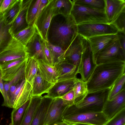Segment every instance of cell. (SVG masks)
I'll list each match as a JSON object with an SVG mask.
<instances>
[{
    "label": "cell",
    "mask_w": 125,
    "mask_h": 125,
    "mask_svg": "<svg viewBox=\"0 0 125 125\" xmlns=\"http://www.w3.org/2000/svg\"><path fill=\"white\" fill-rule=\"evenodd\" d=\"M41 0H31L28 8L26 19L29 26L34 24Z\"/></svg>",
    "instance_id": "obj_33"
},
{
    "label": "cell",
    "mask_w": 125,
    "mask_h": 125,
    "mask_svg": "<svg viewBox=\"0 0 125 125\" xmlns=\"http://www.w3.org/2000/svg\"><path fill=\"white\" fill-rule=\"evenodd\" d=\"M28 59L25 62L18 73L11 80L8 82L4 81L3 83L4 89L7 97L11 85H13L17 86L23 80L25 79V68Z\"/></svg>",
    "instance_id": "obj_32"
},
{
    "label": "cell",
    "mask_w": 125,
    "mask_h": 125,
    "mask_svg": "<svg viewBox=\"0 0 125 125\" xmlns=\"http://www.w3.org/2000/svg\"><path fill=\"white\" fill-rule=\"evenodd\" d=\"M105 10L108 23H111L125 9V0H105Z\"/></svg>",
    "instance_id": "obj_20"
},
{
    "label": "cell",
    "mask_w": 125,
    "mask_h": 125,
    "mask_svg": "<svg viewBox=\"0 0 125 125\" xmlns=\"http://www.w3.org/2000/svg\"><path fill=\"white\" fill-rule=\"evenodd\" d=\"M83 51L79 66L78 73L81 79L86 82L97 65L95 63L89 42L84 37L83 39Z\"/></svg>",
    "instance_id": "obj_7"
},
{
    "label": "cell",
    "mask_w": 125,
    "mask_h": 125,
    "mask_svg": "<svg viewBox=\"0 0 125 125\" xmlns=\"http://www.w3.org/2000/svg\"><path fill=\"white\" fill-rule=\"evenodd\" d=\"M111 88L88 93L82 101L73 105V107L76 110L81 111L102 112Z\"/></svg>",
    "instance_id": "obj_5"
},
{
    "label": "cell",
    "mask_w": 125,
    "mask_h": 125,
    "mask_svg": "<svg viewBox=\"0 0 125 125\" xmlns=\"http://www.w3.org/2000/svg\"><path fill=\"white\" fill-rule=\"evenodd\" d=\"M42 45L46 63L50 65L53 66L51 52L46 45V41L44 39L42 41Z\"/></svg>",
    "instance_id": "obj_40"
},
{
    "label": "cell",
    "mask_w": 125,
    "mask_h": 125,
    "mask_svg": "<svg viewBox=\"0 0 125 125\" xmlns=\"http://www.w3.org/2000/svg\"><path fill=\"white\" fill-rule=\"evenodd\" d=\"M78 34L88 39L102 35L115 34L118 30L112 24L87 23L77 25Z\"/></svg>",
    "instance_id": "obj_6"
},
{
    "label": "cell",
    "mask_w": 125,
    "mask_h": 125,
    "mask_svg": "<svg viewBox=\"0 0 125 125\" xmlns=\"http://www.w3.org/2000/svg\"><path fill=\"white\" fill-rule=\"evenodd\" d=\"M125 9L111 23L113 24L118 31H125Z\"/></svg>",
    "instance_id": "obj_38"
},
{
    "label": "cell",
    "mask_w": 125,
    "mask_h": 125,
    "mask_svg": "<svg viewBox=\"0 0 125 125\" xmlns=\"http://www.w3.org/2000/svg\"><path fill=\"white\" fill-rule=\"evenodd\" d=\"M11 24H6L2 13H0V54L6 49L13 38L9 31Z\"/></svg>",
    "instance_id": "obj_23"
},
{
    "label": "cell",
    "mask_w": 125,
    "mask_h": 125,
    "mask_svg": "<svg viewBox=\"0 0 125 125\" xmlns=\"http://www.w3.org/2000/svg\"><path fill=\"white\" fill-rule=\"evenodd\" d=\"M22 2V0H17L2 13L4 23L6 24L12 23L20 11Z\"/></svg>",
    "instance_id": "obj_26"
},
{
    "label": "cell",
    "mask_w": 125,
    "mask_h": 125,
    "mask_svg": "<svg viewBox=\"0 0 125 125\" xmlns=\"http://www.w3.org/2000/svg\"><path fill=\"white\" fill-rule=\"evenodd\" d=\"M42 96H32L27 107L21 125H31Z\"/></svg>",
    "instance_id": "obj_25"
},
{
    "label": "cell",
    "mask_w": 125,
    "mask_h": 125,
    "mask_svg": "<svg viewBox=\"0 0 125 125\" xmlns=\"http://www.w3.org/2000/svg\"><path fill=\"white\" fill-rule=\"evenodd\" d=\"M69 106L66 102L61 98L53 99L47 112L44 125H52L62 120L64 113Z\"/></svg>",
    "instance_id": "obj_11"
},
{
    "label": "cell",
    "mask_w": 125,
    "mask_h": 125,
    "mask_svg": "<svg viewBox=\"0 0 125 125\" xmlns=\"http://www.w3.org/2000/svg\"><path fill=\"white\" fill-rule=\"evenodd\" d=\"M118 39L116 34L102 35L88 39L95 61L97 54L101 50Z\"/></svg>",
    "instance_id": "obj_17"
},
{
    "label": "cell",
    "mask_w": 125,
    "mask_h": 125,
    "mask_svg": "<svg viewBox=\"0 0 125 125\" xmlns=\"http://www.w3.org/2000/svg\"><path fill=\"white\" fill-rule=\"evenodd\" d=\"M83 37L78 34L63 53L61 62L75 66L78 68L83 51Z\"/></svg>",
    "instance_id": "obj_9"
},
{
    "label": "cell",
    "mask_w": 125,
    "mask_h": 125,
    "mask_svg": "<svg viewBox=\"0 0 125 125\" xmlns=\"http://www.w3.org/2000/svg\"><path fill=\"white\" fill-rule=\"evenodd\" d=\"M27 57L25 46L13 38L6 49L0 54V65L10 61Z\"/></svg>",
    "instance_id": "obj_14"
},
{
    "label": "cell",
    "mask_w": 125,
    "mask_h": 125,
    "mask_svg": "<svg viewBox=\"0 0 125 125\" xmlns=\"http://www.w3.org/2000/svg\"><path fill=\"white\" fill-rule=\"evenodd\" d=\"M31 1L22 0L20 11L9 29V31L13 37L17 33L29 26L27 21V13Z\"/></svg>",
    "instance_id": "obj_16"
},
{
    "label": "cell",
    "mask_w": 125,
    "mask_h": 125,
    "mask_svg": "<svg viewBox=\"0 0 125 125\" xmlns=\"http://www.w3.org/2000/svg\"><path fill=\"white\" fill-rule=\"evenodd\" d=\"M77 78L57 81L45 96L52 99L58 98L72 90Z\"/></svg>",
    "instance_id": "obj_18"
},
{
    "label": "cell",
    "mask_w": 125,
    "mask_h": 125,
    "mask_svg": "<svg viewBox=\"0 0 125 125\" xmlns=\"http://www.w3.org/2000/svg\"><path fill=\"white\" fill-rule=\"evenodd\" d=\"M62 120L72 125L80 124L89 125H104L109 120L102 112H87L75 109L73 105L69 107Z\"/></svg>",
    "instance_id": "obj_3"
},
{
    "label": "cell",
    "mask_w": 125,
    "mask_h": 125,
    "mask_svg": "<svg viewBox=\"0 0 125 125\" xmlns=\"http://www.w3.org/2000/svg\"><path fill=\"white\" fill-rule=\"evenodd\" d=\"M104 125H125V109L109 120Z\"/></svg>",
    "instance_id": "obj_37"
},
{
    "label": "cell",
    "mask_w": 125,
    "mask_h": 125,
    "mask_svg": "<svg viewBox=\"0 0 125 125\" xmlns=\"http://www.w3.org/2000/svg\"><path fill=\"white\" fill-rule=\"evenodd\" d=\"M2 79V73L0 68V92L1 93L3 96L4 101L2 105L3 106H5L7 102V97L5 92Z\"/></svg>",
    "instance_id": "obj_42"
},
{
    "label": "cell",
    "mask_w": 125,
    "mask_h": 125,
    "mask_svg": "<svg viewBox=\"0 0 125 125\" xmlns=\"http://www.w3.org/2000/svg\"><path fill=\"white\" fill-rule=\"evenodd\" d=\"M74 95V105L82 101L88 93L86 83L77 78L73 89Z\"/></svg>",
    "instance_id": "obj_27"
},
{
    "label": "cell",
    "mask_w": 125,
    "mask_h": 125,
    "mask_svg": "<svg viewBox=\"0 0 125 125\" xmlns=\"http://www.w3.org/2000/svg\"><path fill=\"white\" fill-rule=\"evenodd\" d=\"M50 0H41L35 20V21L42 12L44 7L49 3Z\"/></svg>",
    "instance_id": "obj_45"
},
{
    "label": "cell",
    "mask_w": 125,
    "mask_h": 125,
    "mask_svg": "<svg viewBox=\"0 0 125 125\" xmlns=\"http://www.w3.org/2000/svg\"><path fill=\"white\" fill-rule=\"evenodd\" d=\"M37 61L32 58H29L25 69V78L26 81L32 85L38 71Z\"/></svg>",
    "instance_id": "obj_29"
},
{
    "label": "cell",
    "mask_w": 125,
    "mask_h": 125,
    "mask_svg": "<svg viewBox=\"0 0 125 125\" xmlns=\"http://www.w3.org/2000/svg\"><path fill=\"white\" fill-rule=\"evenodd\" d=\"M125 62H115L97 65L86 82L88 93L111 88L125 73Z\"/></svg>",
    "instance_id": "obj_2"
},
{
    "label": "cell",
    "mask_w": 125,
    "mask_h": 125,
    "mask_svg": "<svg viewBox=\"0 0 125 125\" xmlns=\"http://www.w3.org/2000/svg\"><path fill=\"white\" fill-rule=\"evenodd\" d=\"M28 58H29L27 57L5 62L0 65V68L2 71L7 70L22 63Z\"/></svg>",
    "instance_id": "obj_39"
},
{
    "label": "cell",
    "mask_w": 125,
    "mask_h": 125,
    "mask_svg": "<svg viewBox=\"0 0 125 125\" xmlns=\"http://www.w3.org/2000/svg\"><path fill=\"white\" fill-rule=\"evenodd\" d=\"M53 99L42 97L31 125H44L46 116Z\"/></svg>",
    "instance_id": "obj_21"
},
{
    "label": "cell",
    "mask_w": 125,
    "mask_h": 125,
    "mask_svg": "<svg viewBox=\"0 0 125 125\" xmlns=\"http://www.w3.org/2000/svg\"><path fill=\"white\" fill-rule=\"evenodd\" d=\"M54 84L43 79L38 70L31 85L32 96H42L43 94H47Z\"/></svg>",
    "instance_id": "obj_22"
},
{
    "label": "cell",
    "mask_w": 125,
    "mask_h": 125,
    "mask_svg": "<svg viewBox=\"0 0 125 125\" xmlns=\"http://www.w3.org/2000/svg\"><path fill=\"white\" fill-rule=\"evenodd\" d=\"M43 39L36 30L34 35L25 46V50L29 58L37 61H42L46 63L42 45Z\"/></svg>",
    "instance_id": "obj_15"
},
{
    "label": "cell",
    "mask_w": 125,
    "mask_h": 125,
    "mask_svg": "<svg viewBox=\"0 0 125 125\" xmlns=\"http://www.w3.org/2000/svg\"><path fill=\"white\" fill-rule=\"evenodd\" d=\"M59 98L66 102L70 106L74 105V95L73 89Z\"/></svg>",
    "instance_id": "obj_41"
},
{
    "label": "cell",
    "mask_w": 125,
    "mask_h": 125,
    "mask_svg": "<svg viewBox=\"0 0 125 125\" xmlns=\"http://www.w3.org/2000/svg\"><path fill=\"white\" fill-rule=\"evenodd\" d=\"M31 99L20 107L13 110L11 114V125H21Z\"/></svg>",
    "instance_id": "obj_30"
},
{
    "label": "cell",
    "mask_w": 125,
    "mask_h": 125,
    "mask_svg": "<svg viewBox=\"0 0 125 125\" xmlns=\"http://www.w3.org/2000/svg\"><path fill=\"white\" fill-rule=\"evenodd\" d=\"M97 65L115 62H125V52L118 39L101 50L95 60Z\"/></svg>",
    "instance_id": "obj_8"
},
{
    "label": "cell",
    "mask_w": 125,
    "mask_h": 125,
    "mask_svg": "<svg viewBox=\"0 0 125 125\" xmlns=\"http://www.w3.org/2000/svg\"><path fill=\"white\" fill-rule=\"evenodd\" d=\"M78 34L77 24L71 14L56 15L51 21L46 41L65 51Z\"/></svg>",
    "instance_id": "obj_1"
},
{
    "label": "cell",
    "mask_w": 125,
    "mask_h": 125,
    "mask_svg": "<svg viewBox=\"0 0 125 125\" xmlns=\"http://www.w3.org/2000/svg\"><path fill=\"white\" fill-rule=\"evenodd\" d=\"M55 0H50L43 9L34 22L36 30L42 38L46 41L48 30L54 16L53 6Z\"/></svg>",
    "instance_id": "obj_10"
},
{
    "label": "cell",
    "mask_w": 125,
    "mask_h": 125,
    "mask_svg": "<svg viewBox=\"0 0 125 125\" xmlns=\"http://www.w3.org/2000/svg\"><path fill=\"white\" fill-rule=\"evenodd\" d=\"M120 44L125 52V31H118L116 33Z\"/></svg>",
    "instance_id": "obj_44"
},
{
    "label": "cell",
    "mask_w": 125,
    "mask_h": 125,
    "mask_svg": "<svg viewBox=\"0 0 125 125\" xmlns=\"http://www.w3.org/2000/svg\"><path fill=\"white\" fill-rule=\"evenodd\" d=\"M36 31V29L34 24L19 32L13 37L25 46L34 36Z\"/></svg>",
    "instance_id": "obj_31"
},
{
    "label": "cell",
    "mask_w": 125,
    "mask_h": 125,
    "mask_svg": "<svg viewBox=\"0 0 125 125\" xmlns=\"http://www.w3.org/2000/svg\"><path fill=\"white\" fill-rule=\"evenodd\" d=\"M52 125H72L62 120L57 122L53 124Z\"/></svg>",
    "instance_id": "obj_46"
},
{
    "label": "cell",
    "mask_w": 125,
    "mask_h": 125,
    "mask_svg": "<svg viewBox=\"0 0 125 125\" xmlns=\"http://www.w3.org/2000/svg\"><path fill=\"white\" fill-rule=\"evenodd\" d=\"M125 73L120 77L115 82L111 87L107 100H111L115 96L125 88Z\"/></svg>",
    "instance_id": "obj_35"
},
{
    "label": "cell",
    "mask_w": 125,
    "mask_h": 125,
    "mask_svg": "<svg viewBox=\"0 0 125 125\" xmlns=\"http://www.w3.org/2000/svg\"><path fill=\"white\" fill-rule=\"evenodd\" d=\"M72 1L73 4L91 8L105 9V0H73Z\"/></svg>",
    "instance_id": "obj_34"
},
{
    "label": "cell",
    "mask_w": 125,
    "mask_h": 125,
    "mask_svg": "<svg viewBox=\"0 0 125 125\" xmlns=\"http://www.w3.org/2000/svg\"><path fill=\"white\" fill-rule=\"evenodd\" d=\"M54 66L57 73V81L75 78L78 73V67L63 62Z\"/></svg>",
    "instance_id": "obj_19"
},
{
    "label": "cell",
    "mask_w": 125,
    "mask_h": 125,
    "mask_svg": "<svg viewBox=\"0 0 125 125\" xmlns=\"http://www.w3.org/2000/svg\"><path fill=\"white\" fill-rule=\"evenodd\" d=\"M31 85L24 79L17 86L8 107L15 109L23 104L31 98Z\"/></svg>",
    "instance_id": "obj_12"
},
{
    "label": "cell",
    "mask_w": 125,
    "mask_h": 125,
    "mask_svg": "<svg viewBox=\"0 0 125 125\" xmlns=\"http://www.w3.org/2000/svg\"><path fill=\"white\" fill-rule=\"evenodd\" d=\"M37 61L38 70L42 77L49 82L53 83L56 82L57 74L54 66L50 65L42 61Z\"/></svg>",
    "instance_id": "obj_24"
},
{
    "label": "cell",
    "mask_w": 125,
    "mask_h": 125,
    "mask_svg": "<svg viewBox=\"0 0 125 125\" xmlns=\"http://www.w3.org/2000/svg\"><path fill=\"white\" fill-rule=\"evenodd\" d=\"M3 0H0V9L1 4L3 1Z\"/></svg>",
    "instance_id": "obj_47"
},
{
    "label": "cell",
    "mask_w": 125,
    "mask_h": 125,
    "mask_svg": "<svg viewBox=\"0 0 125 125\" xmlns=\"http://www.w3.org/2000/svg\"><path fill=\"white\" fill-rule=\"evenodd\" d=\"M125 109V88L111 100H107L102 112L109 120L119 112Z\"/></svg>",
    "instance_id": "obj_13"
},
{
    "label": "cell",
    "mask_w": 125,
    "mask_h": 125,
    "mask_svg": "<svg viewBox=\"0 0 125 125\" xmlns=\"http://www.w3.org/2000/svg\"><path fill=\"white\" fill-rule=\"evenodd\" d=\"M46 42L51 52L54 65L61 62L65 51L60 47L53 45L47 41Z\"/></svg>",
    "instance_id": "obj_36"
},
{
    "label": "cell",
    "mask_w": 125,
    "mask_h": 125,
    "mask_svg": "<svg viewBox=\"0 0 125 125\" xmlns=\"http://www.w3.org/2000/svg\"><path fill=\"white\" fill-rule=\"evenodd\" d=\"M73 4L72 0H55L53 6L54 15L60 14L67 16L71 14Z\"/></svg>",
    "instance_id": "obj_28"
},
{
    "label": "cell",
    "mask_w": 125,
    "mask_h": 125,
    "mask_svg": "<svg viewBox=\"0 0 125 125\" xmlns=\"http://www.w3.org/2000/svg\"><path fill=\"white\" fill-rule=\"evenodd\" d=\"M17 0H3L0 8V13H3Z\"/></svg>",
    "instance_id": "obj_43"
},
{
    "label": "cell",
    "mask_w": 125,
    "mask_h": 125,
    "mask_svg": "<svg viewBox=\"0 0 125 125\" xmlns=\"http://www.w3.org/2000/svg\"><path fill=\"white\" fill-rule=\"evenodd\" d=\"M71 14L77 25L92 22L108 23L105 9H94L73 4Z\"/></svg>",
    "instance_id": "obj_4"
}]
</instances>
